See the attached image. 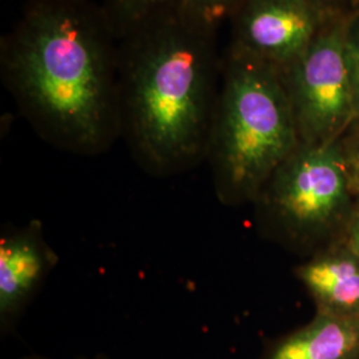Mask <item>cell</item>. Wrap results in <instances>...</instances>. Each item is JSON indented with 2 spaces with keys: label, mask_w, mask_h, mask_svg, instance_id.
I'll list each match as a JSON object with an SVG mask.
<instances>
[{
  "label": "cell",
  "mask_w": 359,
  "mask_h": 359,
  "mask_svg": "<svg viewBox=\"0 0 359 359\" xmlns=\"http://www.w3.org/2000/svg\"><path fill=\"white\" fill-rule=\"evenodd\" d=\"M4 87L41 140L97 156L121 137L120 38L99 0H27L0 43Z\"/></svg>",
  "instance_id": "1"
},
{
  "label": "cell",
  "mask_w": 359,
  "mask_h": 359,
  "mask_svg": "<svg viewBox=\"0 0 359 359\" xmlns=\"http://www.w3.org/2000/svg\"><path fill=\"white\" fill-rule=\"evenodd\" d=\"M217 35L173 8L120 38L121 137L154 177L206 160L221 84Z\"/></svg>",
  "instance_id": "2"
},
{
  "label": "cell",
  "mask_w": 359,
  "mask_h": 359,
  "mask_svg": "<svg viewBox=\"0 0 359 359\" xmlns=\"http://www.w3.org/2000/svg\"><path fill=\"white\" fill-rule=\"evenodd\" d=\"M299 144L278 68L228 48L205 160L218 200L256 201Z\"/></svg>",
  "instance_id": "3"
},
{
  "label": "cell",
  "mask_w": 359,
  "mask_h": 359,
  "mask_svg": "<svg viewBox=\"0 0 359 359\" xmlns=\"http://www.w3.org/2000/svg\"><path fill=\"white\" fill-rule=\"evenodd\" d=\"M351 179L338 142L299 144L258 194L270 229L292 243H305L341 217Z\"/></svg>",
  "instance_id": "4"
},
{
  "label": "cell",
  "mask_w": 359,
  "mask_h": 359,
  "mask_svg": "<svg viewBox=\"0 0 359 359\" xmlns=\"http://www.w3.org/2000/svg\"><path fill=\"white\" fill-rule=\"evenodd\" d=\"M278 71L302 144L333 142L357 115L345 55V23L323 27L305 51Z\"/></svg>",
  "instance_id": "5"
},
{
  "label": "cell",
  "mask_w": 359,
  "mask_h": 359,
  "mask_svg": "<svg viewBox=\"0 0 359 359\" xmlns=\"http://www.w3.org/2000/svg\"><path fill=\"white\" fill-rule=\"evenodd\" d=\"M229 23V50L283 69L321 32L325 10L314 0H244Z\"/></svg>",
  "instance_id": "6"
},
{
  "label": "cell",
  "mask_w": 359,
  "mask_h": 359,
  "mask_svg": "<svg viewBox=\"0 0 359 359\" xmlns=\"http://www.w3.org/2000/svg\"><path fill=\"white\" fill-rule=\"evenodd\" d=\"M59 262L43 225L32 219L0 237V333L13 334Z\"/></svg>",
  "instance_id": "7"
},
{
  "label": "cell",
  "mask_w": 359,
  "mask_h": 359,
  "mask_svg": "<svg viewBox=\"0 0 359 359\" xmlns=\"http://www.w3.org/2000/svg\"><path fill=\"white\" fill-rule=\"evenodd\" d=\"M262 359H359V318L320 313L273 342Z\"/></svg>",
  "instance_id": "8"
},
{
  "label": "cell",
  "mask_w": 359,
  "mask_h": 359,
  "mask_svg": "<svg viewBox=\"0 0 359 359\" xmlns=\"http://www.w3.org/2000/svg\"><path fill=\"white\" fill-rule=\"evenodd\" d=\"M295 273L320 313L359 318V257L350 249L314 258Z\"/></svg>",
  "instance_id": "9"
},
{
  "label": "cell",
  "mask_w": 359,
  "mask_h": 359,
  "mask_svg": "<svg viewBox=\"0 0 359 359\" xmlns=\"http://www.w3.org/2000/svg\"><path fill=\"white\" fill-rule=\"evenodd\" d=\"M118 38L160 13L176 8L177 0H100Z\"/></svg>",
  "instance_id": "10"
},
{
  "label": "cell",
  "mask_w": 359,
  "mask_h": 359,
  "mask_svg": "<svg viewBox=\"0 0 359 359\" xmlns=\"http://www.w3.org/2000/svg\"><path fill=\"white\" fill-rule=\"evenodd\" d=\"M244 0H177L176 8L196 23L218 32Z\"/></svg>",
  "instance_id": "11"
},
{
  "label": "cell",
  "mask_w": 359,
  "mask_h": 359,
  "mask_svg": "<svg viewBox=\"0 0 359 359\" xmlns=\"http://www.w3.org/2000/svg\"><path fill=\"white\" fill-rule=\"evenodd\" d=\"M345 55L355 111L359 114V13L345 23Z\"/></svg>",
  "instance_id": "12"
},
{
  "label": "cell",
  "mask_w": 359,
  "mask_h": 359,
  "mask_svg": "<svg viewBox=\"0 0 359 359\" xmlns=\"http://www.w3.org/2000/svg\"><path fill=\"white\" fill-rule=\"evenodd\" d=\"M348 249L359 257V204L350 219L348 228Z\"/></svg>",
  "instance_id": "13"
},
{
  "label": "cell",
  "mask_w": 359,
  "mask_h": 359,
  "mask_svg": "<svg viewBox=\"0 0 359 359\" xmlns=\"http://www.w3.org/2000/svg\"><path fill=\"white\" fill-rule=\"evenodd\" d=\"M18 359H52L48 358V357H46V355H40V354H29V355H25V357H20V358ZM75 359H108L107 357H104V355H95V357H81V358H75Z\"/></svg>",
  "instance_id": "14"
},
{
  "label": "cell",
  "mask_w": 359,
  "mask_h": 359,
  "mask_svg": "<svg viewBox=\"0 0 359 359\" xmlns=\"http://www.w3.org/2000/svg\"><path fill=\"white\" fill-rule=\"evenodd\" d=\"M353 172H354V179L357 181V184L359 185V152L355 157V161H354V165H353Z\"/></svg>",
  "instance_id": "15"
},
{
  "label": "cell",
  "mask_w": 359,
  "mask_h": 359,
  "mask_svg": "<svg viewBox=\"0 0 359 359\" xmlns=\"http://www.w3.org/2000/svg\"><path fill=\"white\" fill-rule=\"evenodd\" d=\"M314 1H316L318 6H321L322 8L325 10V7H326V6H329V4H333L335 0H314Z\"/></svg>",
  "instance_id": "16"
},
{
  "label": "cell",
  "mask_w": 359,
  "mask_h": 359,
  "mask_svg": "<svg viewBox=\"0 0 359 359\" xmlns=\"http://www.w3.org/2000/svg\"><path fill=\"white\" fill-rule=\"evenodd\" d=\"M99 1H100V0H99Z\"/></svg>",
  "instance_id": "17"
}]
</instances>
